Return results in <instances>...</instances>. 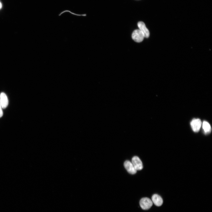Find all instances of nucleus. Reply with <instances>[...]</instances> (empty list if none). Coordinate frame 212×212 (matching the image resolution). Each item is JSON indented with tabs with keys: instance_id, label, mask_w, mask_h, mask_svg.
<instances>
[{
	"instance_id": "obj_9",
	"label": "nucleus",
	"mask_w": 212,
	"mask_h": 212,
	"mask_svg": "<svg viewBox=\"0 0 212 212\" xmlns=\"http://www.w3.org/2000/svg\"><path fill=\"white\" fill-rule=\"evenodd\" d=\"M202 127L206 134H208L211 132V127L210 124L208 122L204 121L202 124Z\"/></svg>"
},
{
	"instance_id": "obj_1",
	"label": "nucleus",
	"mask_w": 212,
	"mask_h": 212,
	"mask_svg": "<svg viewBox=\"0 0 212 212\" xmlns=\"http://www.w3.org/2000/svg\"><path fill=\"white\" fill-rule=\"evenodd\" d=\"M153 202L149 198H143L140 201V205L141 208L143 210H148L152 206Z\"/></svg>"
},
{
	"instance_id": "obj_7",
	"label": "nucleus",
	"mask_w": 212,
	"mask_h": 212,
	"mask_svg": "<svg viewBox=\"0 0 212 212\" xmlns=\"http://www.w3.org/2000/svg\"><path fill=\"white\" fill-rule=\"evenodd\" d=\"M0 103L3 109L6 108L8 105V100L6 94L2 92L0 94Z\"/></svg>"
},
{
	"instance_id": "obj_2",
	"label": "nucleus",
	"mask_w": 212,
	"mask_h": 212,
	"mask_svg": "<svg viewBox=\"0 0 212 212\" xmlns=\"http://www.w3.org/2000/svg\"><path fill=\"white\" fill-rule=\"evenodd\" d=\"M132 37L135 42H140L143 40L145 37L143 33L139 29L134 31L132 35Z\"/></svg>"
},
{
	"instance_id": "obj_10",
	"label": "nucleus",
	"mask_w": 212,
	"mask_h": 212,
	"mask_svg": "<svg viewBox=\"0 0 212 212\" xmlns=\"http://www.w3.org/2000/svg\"><path fill=\"white\" fill-rule=\"evenodd\" d=\"M2 108L0 103V118L2 117L3 115V112Z\"/></svg>"
},
{
	"instance_id": "obj_5",
	"label": "nucleus",
	"mask_w": 212,
	"mask_h": 212,
	"mask_svg": "<svg viewBox=\"0 0 212 212\" xmlns=\"http://www.w3.org/2000/svg\"><path fill=\"white\" fill-rule=\"evenodd\" d=\"M124 165L125 168L129 173L134 174L136 173L137 170L130 161L128 160H126L124 163Z\"/></svg>"
},
{
	"instance_id": "obj_3",
	"label": "nucleus",
	"mask_w": 212,
	"mask_h": 212,
	"mask_svg": "<svg viewBox=\"0 0 212 212\" xmlns=\"http://www.w3.org/2000/svg\"><path fill=\"white\" fill-rule=\"evenodd\" d=\"M201 124V121L199 119H194L191 122L192 129L195 132H198L199 130Z\"/></svg>"
},
{
	"instance_id": "obj_4",
	"label": "nucleus",
	"mask_w": 212,
	"mask_h": 212,
	"mask_svg": "<svg viewBox=\"0 0 212 212\" xmlns=\"http://www.w3.org/2000/svg\"><path fill=\"white\" fill-rule=\"evenodd\" d=\"M132 163L137 170H141L143 167V163L137 156H134L132 159Z\"/></svg>"
},
{
	"instance_id": "obj_6",
	"label": "nucleus",
	"mask_w": 212,
	"mask_h": 212,
	"mask_svg": "<svg viewBox=\"0 0 212 212\" xmlns=\"http://www.w3.org/2000/svg\"><path fill=\"white\" fill-rule=\"evenodd\" d=\"M138 26L139 29L143 34L145 37L148 38L150 35V32L149 30L146 27L145 24L143 21H139L138 23Z\"/></svg>"
},
{
	"instance_id": "obj_8",
	"label": "nucleus",
	"mask_w": 212,
	"mask_h": 212,
	"mask_svg": "<svg viewBox=\"0 0 212 212\" xmlns=\"http://www.w3.org/2000/svg\"><path fill=\"white\" fill-rule=\"evenodd\" d=\"M152 201L156 206H160L163 203V200L161 197L157 194H154L152 197Z\"/></svg>"
},
{
	"instance_id": "obj_11",
	"label": "nucleus",
	"mask_w": 212,
	"mask_h": 212,
	"mask_svg": "<svg viewBox=\"0 0 212 212\" xmlns=\"http://www.w3.org/2000/svg\"><path fill=\"white\" fill-rule=\"evenodd\" d=\"M2 6V4L0 2V9H1Z\"/></svg>"
}]
</instances>
